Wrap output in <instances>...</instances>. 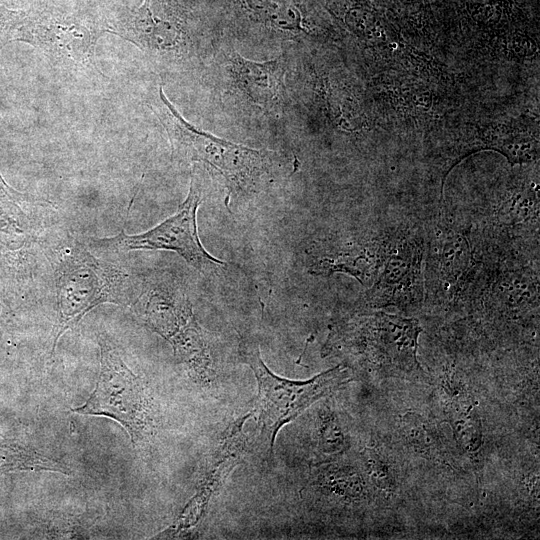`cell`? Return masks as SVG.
Segmentation results:
<instances>
[{"label":"cell","instance_id":"cell-1","mask_svg":"<svg viewBox=\"0 0 540 540\" xmlns=\"http://www.w3.org/2000/svg\"><path fill=\"white\" fill-rule=\"evenodd\" d=\"M172 145L174 154L189 162H201L219 174L231 198L257 194L270 176L274 153L253 149L219 138L188 123L159 88L154 108Z\"/></svg>","mask_w":540,"mask_h":540},{"label":"cell","instance_id":"cell-2","mask_svg":"<svg viewBox=\"0 0 540 540\" xmlns=\"http://www.w3.org/2000/svg\"><path fill=\"white\" fill-rule=\"evenodd\" d=\"M143 323L166 339L176 357L199 381L214 375V360L206 337L193 313L191 302L172 280L148 282L132 304Z\"/></svg>","mask_w":540,"mask_h":540},{"label":"cell","instance_id":"cell-3","mask_svg":"<svg viewBox=\"0 0 540 540\" xmlns=\"http://www.w3.org/2000/svg\"><path fill=\"white\" fill-rule=\"evenodd\" d=\"M55 283L58 322L52 350L66 330L98 305L126 304L132 299L131 286L124 271L95 258L77 244L60 255Z\"/></svg>","mask_w":540,"mask_h":540},{"label":"cell","instance_id":"cell-4","mask_svg":"<svg viewBox=\"0 0 540 540\" xmlns=\"http://www.w3.org/2000/svg\"><path fill=\"white\" fill-rule=\"evenodd\" d=\"M240 355L254 372L258 395L253 408L261 441L271 455L278 431L307 407L343 382V367L338 365L306 381L281 378L263 362L259 347L242 342Z\"/></svg>","mask_w":540,"mask_h":540},{"label":"cell","instance_id":"cell-5","mask_svg":"<svg viewBox=\"0 0 540 540\" xmlns=\"http://www.w3.org/2000/svg\"><path fill=\"white\" fill-rule=\"evenodd\" d=\"M99 346L101 368L96 387L83 405L71 410L112 418L125 428L133 444L144 442L156 428L151 398L107 338L99 337Z\"/></svg>","mask_w":540,"mask_h":540},{"label":"cell","instance_id":"cell-6","mask_svg":"<svg viewBox=\"0 0 540 540\" xmlns=\"http://www.w3.org/2000/svg\"><path fill=\"white\" fill-rule=\"evenodd\" d=\"M202 200L198 177L193 174L190 188L177 212L152 229L135 235L120 232L116 236L91 241L103 251L169 250L179 254L189 265L204 276L217 274L224 266L208 253L197 232L196 213Z\"/></svg>","mask_w":540,"mask_h":540},{"label":"cell","instance_id":"cell-7","mask_svg":"<svg viewBox=\"0 0 540 540\" xmlns=\"http://www.w3.org/2000/svg\"><path fill=\"white\" fill-rule=\"evenodd\" d=\"M424 269L422 238L408 232L385 236L382 262L365 301L373 307L419 304L425 294Z\"/></svg>","mask_w":540,"mask_h":540},{"label":"cell","instance_id":"cell-8","mask_svg":"<svg viewBox=\"0 0 540 540\" xmlns=\"http://www.w3.org/2000/svg\"><path fill=\"white\" fill-rule=\"evenodd\" d=\"M478 246L466 230L452 226L438 229L425 257L424 284L429 296L456 300L472 296V284L480 270Z\"/></svg>","mask_w":540,"mask_h":540},{"label":"cell","instance_id":"cell-9","mask_svg":"<svg viewBox=\"0 0 540 540\" xmlns=\"http://www.w3.org/2000/svg\"><path fill=\"white\" fill-rule=\"evenodd\" d=\"M102 31L97 23L83 16L42 12L26 15L16 40L36 46L61 64L85 66L92 61Z\"/></svg>","mask_w":540,"mask_h":540},{"label":"cell","instance_id":"cell-10","mask_svg":"<svg viewBox=\"0 0 540 540\" xmlns=\"http://www.w3.org/2000/svg\"><path fill=\"white\" fill-rule=\"evenodd\" d=\"M420 331L415 319L383 312L359 315L335 327L327 340L326 351L344 347L357 354L384 353L415 360Z\"/></svg>","mask_w":540,"mask_h":540},{"label":"cell","instance_id":"cell-11","mask_svg":"<svg viewBox=\"0 0 540 540\" xmlns=\"http://www.w3.org/2000/svg\"><path fill=\"white\" fill-rule=\"evenodd\" d=\"M119 34L141 49L179 55L187 46L185 22L175 0H144L120 20Z\"/></svg>","mask_w":540,"mask_h":540},{"label":"cell","instance_id":"cell-12","mask_svg":"<svg viewBox=\"0 0 540 540\" xmlns=\"http://www.w3.org/2000/svg\"><path fill=\"white\" fill-rule=\"evenodd\" d=\"M384 240L330 238L313 242L306 250L308 272L324 277L344 273L369 288L382 262Z\"/></svg>","mask_w":540,"mask_h":540},{"label":"cell","instance_id":"cell-13","mask_svg":"<svg viewBox=\"0 0 540 540\" xmlns=\"http://www.w3.org/2000/svg\"><path fill=\"white\" fill-rule=\"evenodd\" d=\"M230 73L240 91L265 112L281 109L284 89V63L281 58L256 62L237 53L229 57Z\"/></svg>","mask_w":540,"mask_h":540},{"label":"cell","instance_id":"cell-14","mask_svg":"<svg viewBox=\"0 0 540 540\" xmlns=\"http://www.w3.org/2000/svg\"><path fill=\"white\" fill-rule=\"evenodd\" d=\"M245 418L234 423L224 434L219 450L212 457V468L198 493L189 502L177 522L168 529L171 535L196 526L204 515L212 495L219 489L224 477L235 465L242 448V426Z\"/></svg>","mask_w":540,"mask_h":540},{"label":"cell","instance_id":"cell-15","mask_svg":"<svg viewBox=\"0 0 540 540\" xmlns=\"http://www.w3.org/2000/svg\"><path fill=\"white\" fill-rule=\"evenodd\" d=\"M27 13L0 5V42L16 40Z\"/></svg>","mask_w":540,"mask_h":540},{"label":"cell","instance_id":"cell-16","mask_svg":"<svg viewBox=\"0 0 540 540\" xmlns=\"http://www.w3.org/2000/svg\"><path fill=\"white\" fill-rule=\"evenodd\" d=\"M321 433V449L325 453H334L341 449L343 437L334 421H326Z\"/></svg>","mask_w":540,"mask_h":540}]
</instances>
